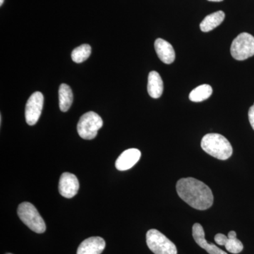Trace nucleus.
I'll return each instance as SVG.
<instances>
[{"label":"nucleus","mask_w":254,"mask_h":254,"mask_svg":"<svg viewBox=\"0 0 254 254\" xmlns=\"http://www.w3.org/2000/svg\"><path fill=\"white\" fill-rule=\"evenodd\" d=\"M215 242L218 245L225 246L227 252L234 254H240L244 249L243 244L237 238V233L235 231L229 232L227 237L223 234H217L215 236Z\"/></svg>","instance_id":"obj_9"},{"label":"nucleus","mask_w":254,"mask_h":254,"mask_svg":"<svg viewBox=\"0 0 254 254\" xmlns=\"http://www.w3.org/2000/svg\"><path fill=\"white\" fill-rule=\"evenodd\" d=\"M248 115L251 126L252 127L254 130V105L251 107L250 110H249Z\"/></svg>","instance_id":"obj_19"},{"label":"nucleus","mask_w":254,"mask_h":254,"mask_svg":"<svg viewBox=\"0 0 254 254\" xmlns=\"http://www.w3.org/2000/svg\"><path fill=\"white\" fill-rule=\"evenodd\" d=\"M234 59L243 61L254 55V37L248 33H240L232 42L230 48Z\"/></svg>","instance_id":"obj_6"},{"label":"nucleus","mask_w":254,"mask_h":254,"mask_svg":"<svg viewBox=\"0 0 254 254\" xmlns=\"http://www.w3.org/2000/svg\"><path fill=\"white\" fill-rule=\"evenodd\" d=\"M155 49L158 58L163 63L170 64L175 61V50L168 41L158 38L155 42Z\"/></svg>","instance_id":"obj_13"},{"label":"nucleus","mask_w":254,"mask_h":254,"mask_svg":"<svg viewBox=\"0 0 254 254\" xmlns=\"http://www.w3.org/2000/svg\"><path fill=\"white\" fill-rule=\"evenodd\" d=\"M213 93V88L208 84H203L194 88L190 94V99L192 102L199 103L207 100Z\"/></svg>","instance_id":"obj_17"},{"label":"nucleus","mask_w":254,"mask_h":254,"mask_svg":"<svg viewBox=\"0 0 254 254\" xmlns=\"http://www.w3.org/2000/svg\"><path fill=\"white\" fill-rule=\"evenodd\" d=\"M146 243L150 250L155 254H177L175 244L155 229L147 232Z\"/></svg>","instance_id":"obj_4"},{"label":"nucleus","mask_w":254,"mask_h":254,"mask_svg":"<svg viewBox=\"0 0 254 254\" xmlns=\"http://www.w3.org/2000/svg\"><path fill=\"white\" fill-rule=\"evenodd\" d=\"M208 1H216V2H218V1H223V0H208Z\"/></svg>","instance_id":"obj_20"},{"label":"nucleus","mask_w":254,"mask_h":254,"mask_svg":"<svg viewBox=\"0 0 254 254\" xmlns=\"http://www.w3.org/2000/svg\"><path fill=\"white\" fill-rule=\"evenodd\" d=\"M141 155V151L136 148L126 150L119 156L115 163V167L120 171L129 170L138 163Z\"/></svg>","instance_id":"obj_11"},{"label":"nucleus","mask_w":254,"mask_h":254,"mask_svg":"<svg viewBox=\"0 0 254 254\" xmlns=\"http://www.w3.org/2000/svg\"><path fill=\"white\" fill-rule=\"evenodd\" d=\"M202 149L218 160H225L232 156V147L225 136L218 133H208L201 140Z\"/></svg>","instance_id":"obj_2"},{"label":"nucleus","mask_w":254,"mask_h":254,"mask_svg":"<svg viewBox=\"0 0 254 254\" xmlns=\"http://www.w3.org/2000/svg\"><path fill=\"white\" fill-rule=\"evenodd\" d=\"M105 246V240L101 237H90L81 242L76 254H101Z\"/></svg>","instance_id":"obj_12"},{"label":"nucleus","mask_w":254,"mask_h":254,"mask_svg":"<svg viewBox=\"0 0 254 254\" xmlns=\"http://www.w3.org/2000/svg\"></svg>","instance_id":"obj_22"},{"label":"nucleus","mask_w":254,"mask_h":254,"mask_svg":"<svg viewBox=\"0 0 254 254\" xmlns=\"http://www.w3.org/2000/svg\"><path fill=\"white\" fill-rule=\"evenodd\" d=\"M225 14L222 11H216L208 15L202 21L200 28L203 32H209L218 27L225 19Z\"/></svg>","instance_id":"obj_15"},{"label":"nucleus","mask_w":254,"mask_h":254,"mask_svg":"<svg viewBox=\"0 0 254 254\" xmlns=\"http://www.w3.org/2000/svg\"><path fill=\"white\" fill-rule=\"evenodd\" d=\"M4 0H0V5H2L3 4V3H4Z\"/></svg>","instance_id":"obj_21"},{"label":"nucleus","mask_w":254,"mask_h":254,"mask_svg":"<svg viewBox=\"0 0 254 254\" xmlns=\"http://www.w3.org/2000/svg\"><path fill=\"white\" fill-rule=\"evenodd\" d=\"M91 54V47L88 44H83L73 50L71 58L74 63H81L86 61Z\"/></svg>","instance_id":"obj_18"},{"label":"nucleus","mask_w":254,"mask_h":254,"mask_svg":"<svg viewBox=\"0 0 254 254\" xmlns=\"http://www.w3.org/2000/svg\"><path fill=\"white\" fill-rule=\"evenodd\" d=\"M44 97L41 92H35L28 100L25 110L26 123L30 126L36 125L41 117Z\"/></svg>","instance_id":"obj_7"},{"label":"nucleus","mask_w":254,"mask_h":254,"mask_svg":"<svg viewBox=\"0 0 254 254\" xmlns=\"http://www.w3.org/2000/svg\"><path fill=\"white\" fill-rule=\"evenodd\" d=\"M148 92L153 98H159L163 94V81L157 71H151L148 75Z\"/></svg>","instance_id":"obj_14"},{"label":"nucleus","mask_w":254,"mask_h":254,"mask_svg":"<svg viewBox=\"0 0 254 254\" xmlns=\"http://www.w3.org/2000/svg\"></svg>","instance_id":"obj_23"},{"label":"nucleus","mask_w":254,"mask_h":254,"mask_svg":"<svg viewBox=\"0 0 254 254\" xmlns=\"http://www.w3.org/2000/svg\"><path fill=\"white\" fill-rule=\"evenodd\" d=\"M79 189V182L77 177L73 174L64 173L60 177L59 191L65 198H73L77 194Z\"/></svg>","instance_id":"obj_8"},{"label":"nucleus","mask_w":254,"mask_h":254,"mask_svg":"<svg viewBox=\"0 0 254 254\" xmlns=\"http://www.w3.org/2000/svg\"><path fill=\"white\" fill-rule=\"evenodd\" d=\"M192 235L197 245L206 251L209 254H227L216 245L208 243L205 239V232L199 223H195L192 227Z\"/></svg>","instance_id":"obj_10"},{"label":"nucleus","mask_w":254,"mask_h":254,"mask_svg":"<svg viewBox=\"0 0 254 254\" xmlns=\"http://www.w3.org/2000/svg\"><path fill=\"white\" fill-rule=\"evenodd\" d=\"M18 215L21 221L38 234L46 232V225L36 207L28 202H23L18 207Z\"/></svg>","instance_id":"obj_3"},{"label":"nucleus","mask_w":254,"mask_h":254,"mask_svg":"<svg viewBox=\"0 0 254 254\" xmlns=\"http://www.w3.org/2000/svg\"><path fill=\"white\" fill-rule=\"evenodd\" d=\"M179 196L196 210H205L213 205V194L210 187L193 177L180 179L177 183Z\"/></svg>","instance_id":"obj_1"},{"label":"nucleus","mask_w":254,"mask_h":254,"mask_svg":"<svg viewBox=\"0 0 254 254\" xmlns=\"http://www.w3.org/2000/svg\"><path fill=\"white\" fill-rule=\"evenodd\" d=\"M103 125V120L98 114L94 112H88L82 115L78 121V134L83 139H93L96 137L98 131Z\"/></svg>","instance_id":"obj_5"},{"label":"nucleus","mask_w":254,"mask_h":254,"mask_svg":"<svg viewBox=\"0 0 254 254\" xmlns=\"http://www.w3.org/2000/svg\"><path fill=\"white\" fill-rule=\"evenodd\" d=\"M60 108L61 111L67 112L73 103V93L68 85L63 83L59 89Z\"/></svg>","instance_id":"obj_16"}]
</instances>
